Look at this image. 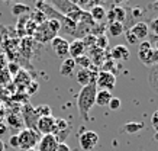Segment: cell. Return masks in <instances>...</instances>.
<instances>
[{
	"label": "cell",
	"instance_id": "60d3db41",
	"mask_svg": "<svg viewBox=\"0 0 158 151\" xmlns=\"http://www.w3.org/2000/svg\"><path fill=\"white\" fill-rule=\"evenodd\" d=\"M149 49H152V44L149 41H142L139 45V51H149Z\"/></svg>",
	"mask_w": 158,
	"mask_h": 151
},
{
	"label": "cell",
	"instance_id": "f1b7e54d",
	"mask_svg": "<svg viewBox=\"0 0 158 151\" xmlns=\"http://www.w3.org/2000/svg\"><path fill=\"white\" fill-rule=\"evenodd\" d=\"M107 45H109V38H107L105 34H99V35H97V36H96V48L106 51Z\"/></svg>",
	"mask_w": 158,
	"mask_h": 151
},
{
	"label": "cell",
	"instance_id": "7c38bea8",
	"mask_svg": "<svg viewBox=\"0 0 158 151\" xmlns=\"http://www.w3.org/2000/svg\"><path fill=\"white\" fill-rule=\"evenodd\" d=\"M106 19H107L109 23H112V22L123 23V20L126 19V10L123 7H120V6H115L112 10L106 12Z\"/></svg>",
	"mask_w": 158,
	"mask_h": 151
},
{
	"label": "cell",
	"instance_id": "b9f144b4",
	"mask_svg": "<svg viewBox=\"0 0 158 151\" xmlns=\"http://www.w3.org/2000/svg\"><path fill=\"white\" fill-rule=\"evenodd\" d=\"M9 145L13 147V148H19V141H18V134L16 135H12L9 138Z\"/></svg>",
	"mask_w": 158,
	"mask_h": 151
},
{
	"label": "cell",
	"instance_id": "5b68a950",
	"mask_svg": "<svg viewBox=\"0 0 158 151\" xmlns=\"http://www.w3.org/2000/svg\"><path fill=\"white\" fill-rule=\"evenodd\" d=\"M99 142V135L94 131H84L78 135V144L83 151H91Z\"/></svg>",
	"mask_w": 158,
	"mask_h": 151
},
{
	"label": "cell",
	"instance_id": "277c9868",
	"mask_svg": "<svg viewBox=\"0 0 158 151\" xmlns=\"http://www.w3.org/2000/svg\"><path fill=\"white\" fill-rule=\"evenodd\" d=\"M116 86V76L113 73L107 71H100L96 77V87L100 90H107L112 92Z\"/></svg>",
	"mask_w": 158,
	"mask_h": 151
},
{
	"label": "cell",
	"instance_id": "603a6c76",
	"mask_svg": "<svg viewBox=\"0 0 158 151\" xmlns=\"http://www.w3.org/2000/svg\"><path fill=\"white\" fill-rule=\"evenodd\" d=\"M123 23H120V22H112V23L107 25V32L112 38H118L120 35L123 34Z\"/></svg>",
	"mask_w": 158,
	"mask_h": 151
},
{
	"label": "cell",
	"instance_id": "44dd1931",
	"mask_svg": "<svg viewBox=\"0 0 158 151\" xmlns=\"http://www.w3.org/2000/svg\"><path fill=\"white\" fill-rule=\"evenodd\" d=\"M112 98H113V96H112V92H107V90H97L94 103H96L97 106H107Z\"/></svg>",
	"mask_w": 158,
	"mask_h": 151
},
{
	"label": "cell",
	"instance_id": "9a60e30c",
	"mask_svg": "<svg viewBox=\"0 0 158 151\" xmlns=\"http://www.w3.org/2000/svg\"><path fill=\"white\" fill-rule=\"evenodd\" d=\"M138 58L145 65H154V64L158 63V51L154 47L149 51H138Z\"/></svg>",
	"mask_w": 158,
	"mask_h": 151
},
{
	"label": "cell",
	"instance_id": "30bf717a",
	"mask_svg": "<svg viewBox=\"0 0 158 151\" xmlns=\"http://www.w3.org/2000/svg\"><path fill=\"white\" fill-rule=\"evenodd\" d=\"M22 112H23V124L26 125V128L28 129H32V131H35L36 129V122H38L39 116L35 113V109L29 103H26L23 106V109H22Z\"/></svg>",
	"mask_w": 158,
	"mask_h": 151
},
{
	"label": "cell",
	"instance_id": "ffe728a7",
	"mask_svg": "<svg viewBox=\"0 0 158 151\" xmlns=\"http://www.w3.org/2000/svg\"><path fill=\"white\" fill-rule=\"evenodd\" d=\"M61 32H64L65 35H76L77 32V23L71 19L62 18L61 19Z\"/></svg>",
	"mask_w": 158,
	"mask_h": 151
},
{
	"label": "cell",
	"instance_id": "74e56055",
	"mask_svg": "<svg viewBox=\"0 0 158 151\" xmlns=\"http://www.w3.org/2000/svg\"><path fill=\"white\" fill-rule=\"evenodd\" d=\"M125 39H126V42H128V44H129V45H136V44H138V42H139L138 39L135 38V36H134V35H132V34H131L129 31H128V32L125 34Z\"/></svg>",
	"mask_w": 158,
	"mask_h": 151
},
{
	"label": "cell",
	"instance_id": "7dc6e473",
	"mask_svg": "<svg viewBox=\"0 0 158 151\" xmlns=\"http://www.w3.org/2000/svg\"><path fill=\"white\" fill-rule=\"evenodd\" d=\"M154 48H155V49H157V51H158V41H157V42H155V47H154Z\"/></svg>",
	"mask_w": 158,
	"mask_h": 151
},
{
	"label": "cell",
	"instance_id": "8992f818",
	"mask_svg": "<svg viewBox=\"0 0 158 151\" xmlns=\"http://www.w3.org/2000/svg\"><path fill=\"white\" fill-rule=\"evenodd\" d=\"M55 118L52 115L49 116H44V118H39L38 122H36V129L38 132H41L42 135H52L55 132Z\"/></svg>",
	"mask_w": 158,
	"mask_h": 151
},
{
	"label": "cell",
	"instance_id": "1f68e13d",
	"mask_svg": "<svg viewBox=\"0 0 158 151\" xmlns=\"http://www.w3.org/2000/svg\"><path fill=\"white\" fill-rule=\"evenodd\" d=\"M83 44H84V48H94L96 47V36L94 34H89L86 36H83Z\"/></svg>",
	"mask_w": 158,
	"mask_h": 151
},
{
	"label": "cell",
	"instance_id": "f35d334b",
	"mask_svg": "<svg viewBox=\"0 0 158 151\" xmlns=\"http://www.w3.org/2000/svg\"><path fill=\"white\" fill-rule=\"evenodd\" d=\"M25 90L28 92V94H29V96H32V94H34V93H35V90H38V83L32 80V82H31V84H29V86H28V87H26V89H25Z\"/></svg>",
	"mask_w": 158,
	"mask_h": 151
},
{
	"label": "cell",
	"instance_id": "d6a6232c",
	"mask_svg": "<svg viewBox=\"0 0 158 151\" xmlns=\"http://www.w3.org/2000/svg\"><path fill=\"white\" fill-rule=\"evenodd\" d=\"M12 82V76L9 74V71L6 70V68H0V84H9Z\"/></svg>",
	"mask_w": 158,
	"mask_h": 151
},
{
	"label": "cell",
	"instance_id": "6da1fadb",
	"mask_svg": "<svg viewBox=\"0 0 158 151\" xmlns=\"http://www.w3.org/2000/svg\"><path fill=\"white\" fill-rule=\"evenodd\" d=\"M96 93L97 87L96 83L89 84L86 87H81L78 96H77V107H78V115L83 121H89V113H90L91 107L94 106V100H96Z\"/></svg>",
	"mask_w": 158,
	"mask_h": 151
},
{
	"label": "cell",
	"instance_id": "f546056e",
	"mask_svg": "<svg viewBox=\"0 0 158 151\" xmlns=\"http://www.w3.org/2000/svg\"><path fill=\"white\" fill-rule=\"evenodd\" d=\"M28 12H31V7L26 5H20V3H16V5L12 6V13L16 16H20L23 15V13H28Z\"/></svg>",
	"mask_w": 158,
	"mask_h": 151
},
{
	"label": "cell",
	"instance_id": "2e32d148",
	"mask_svg": "<svg viewBox=\"0 0 158 151\" xmlns=\"http://www.w3.org/2000/svg\"><path fill=\"white\" fill-rule=\"evenodd\" d=\"M129 32L134 35L135 38L138 39V41H141V39H145L149 35L148 23H145V22H136V23H135L134 26L131 28Z\"/></svg>",
	"mask_w": 158,
	"mask_h": 151
},
{
	"label": "cell",
	"instance_id": "7bdbcfd3",
	"mask_svg": "<svg viewBox=\"0 0 158 151\" xmlns=\"http://www.w3.org/2000/svg\"><path fill=\"white\" fill-rule=\"evenodd\" d=\"M6 132H7V125H6L5 122L0 119V136L2 135H5Z\"/></svg>",
	"mask_w": 158,
	"mask_h": 151
},
{
	"label": "cell",
	"instance_id": "4fadbf2b",
	"mask_svg": "<svg viewBox=\"0 0 158 151\" xmlns=\"http://www.w3.org/2000/svg\"><path fill=\"white\" fill-rule=\"evenodd\" d=\"M84 51H86V48H84V44H83L81 38L80 39L76 38L71 44H70V47H68V57L73 60H76V58H78V57L84 55Z\"/></svg>",
	"mask_w": 158,
	"mask_h": 151
},
{
	"label": "cell",
	"instance_id": "ee69618b",
	"mask_svg": "<svg viewBox=\"0 0 158 151\" xmlns=\"http://www.w3.org/2000/svg\"><path fill=\"white\" fill-rule=\"evenodd\" d=\"M57 151H71V150H70V147H68L65 142H61V144H58Z\"/></svg>",
	"mask_w": 158,
	"mask_h": 151
},
{
	"label": "cell",
	"instance_id": "f6af8a7d",
	"mask_svg": "<svg viewBox=\"0 0 158 151\" xmlns=\"http://www.w3.org/2000/svg\"><path fill=\"white\" fill-rule=\"evenodd\" d=\"M132 12H134V13H132V16H134V18H139V16H142V13H144L141 7H134V10H132Z\"/></svg>",
	"mask_w": 158,
	"mask_h": 151
},
{
	"label": "cell",
	"instance_id": "681fc988",
	"mask_svg": "<svg viewBox=\"0 0 158 151\" xmlns=\"http://www.w3.org/2000/svg\"><path fill=\"white\" fill-rule=\"evenodd\" d=\"M154 7H155V9H158V3H155V5H154Z\"/></svg>",
	"mask_w": 158,
	"mask_h": 151
},
{
	"label": "cell",
	"instance_id": "ac0fdd59",
	"mask_svg": "<svg viewBox=\"0 0 158 151\" xmlns=\"http://www.w3.org/2000/svg\"><path fill=\"white\" fill-rule=\"evenodd\" d=\"M90 60H91V64L94 63V65H97V67H102V64L106 61V51H103V49H99V48H91L90 49Z\"/></svg>",
	"mask_w": 158,
	"mask_h": 151
},
{
	"label": "cell",
	"instance_id": "e575fe53",
	"mask_svg": "<svg viewBox=\"0 0 158 151\" xmlns=\"http://www.w3.org/2000/svg\"><path fill=\"white\" fill-rule=\"evenodd\" d=\"M6 70L9 71L10 76H16V74L19 73L20 67H19V64H18V63H13V61H10V63L7 64V68H6Z\"/></svg>",
	"mask_w": 158,
	"mask_h": 151
},
{
	"label": "cell",
	"instance_id": "e0dca14e",
	"mask_svg": "<svg viewBox=\"0 0 158 151\" xmlns=\"http://www.w3.org/2000/svg\"><path fill=\"white\" fill-rule=\"evenodd\" d=\"M31 82H32V78H31V76H29L28 71L23 70V68H20L19 73L15 76V84H16L20 90H25V89L31 84Z\"/></svg>",
	"mask_w": 158,
	"mask_h": 151
},
{
	"label": "cell",
	"instance_id": "cb8c5ba5",
	"mask_svg": "<svg viewBox=\"0 0 158 151\" xmlns=\"http://www.w3.org/2000/svg\"><path fill=\"white\" fill-rule=\"evenodd\" d=\"M20 52L22 55H25V58H31V55H32V39L31 38H25L22 39V42H20Z\"/></svg>",
	"mask_w": 158,
	"mask_h": 151
},
{
	"label": "cell",
	"instance_id": "d590c367",
	"mask_svg": "<svg viewBox=\"0 0 158 151\" xmlns=\"http://www.w3.org/2000/svg\"><path fill=\"white\" fill-rule=\"evenodd\" d=\"M120 105H122V102H120L119 98H112L107 106H109L110 111H118V109H120Z\"/></svg>",
	"mask_w": 158,
	"mask_h": 151
},
{
	"label": "cell",
	"instance_id": "8fae6325",
	"mask_svg": "<svg viewBox=\"0 0 158 151\" xmlns=\"http://www.w3.org/2000/svg\"><path fill=\"white\" fill-rule=\"evenodd\" d=\"M58 142L54 135H42L38 141V150L36 151H57Z\"/></svg>",
	"mask_w": 158,
	"mask_h": 151
},
{
	"label": "cell",
	"instance_id": "83f0119b",
	"mask_svg": "<svg viewBox=\"0 0 158 151\" xmlns=\"http://www.w3.org/2000/svg\"><path fill=\"white\" fill-rule=\"evenodd\" d=\"M34 109H35V113H36L39 118L52 115V113H51V107H49L48 105H45V103H42V105H38V106L34 107Z\"/></svg>",
	"mask_w": 158,
	"mask_h": 151
},
{
	"label": "cell",
	"instance_id": "5bb4252c",
	"mask_svg": "<svg viewBox=\"0 0 158 151\" xmlns=\"http://www.w3.org/2000/svg\"><path fill=\"white\" fill-rule=\"evenodd\" d=\"M131 57V52L128 47H125V45H115L112 51H110V58L113 60V61H126V60H129Z\"/></svg>",
	"mask_w": 158,
	"mask_h": 151
},
{
	"label": "cell",
	"instance_id": "8d00e7d4",
	"mask_svg": "<svg viewBox=\"0 0 158 151\" xmlns=\"http://www.w3.org/2000/svg\"><path fill=\"white\" fill-rule=\"evenodd\" d=\"M148 28H149V31L155 35V36H158V16H157V18H154V19L151 20V23H149Z\"/></svg>",
	"mask_w": 158,
	"mask_h": 151
},
{
	"label": "cell",
	"instance_id": "d6986e66",
	"mask_svg": "<svg viewBox=\"0 0 158 151\" xmlns=\"http://www.w3.org/2000/svg\"><path fill=\"white\" fill-rule=\"evenodd\" d=\"M74 68H76L74 60L67 57V58L62 60L61 67H60V74H61V76H71L73 71H74Z\"/></svg>",
	"mask_w": 158,
	"mask_h": 151
},
{
	"label": "cell",
	"instance_id": "7a4b0ae2",
	"mask_svg": "<svg viewBox=\"0 0 158 151\" xmlns=\"http://www.w3.org/2000/svg\"><path fill=\"white\" fill-rule=\"evenodd\" d=\"M48 5L52 6L61 16L74 20L76 23H78L83 15V10H80L74 5V2H70V0H52V2H48Z\"/></svg>",
	"mask_w": 158,
	"mask_h": 151
},
{
	"label": "cell",
	"instance_id": "bcb514c9",
	"mask_svg": "<svg viewBox=\"0 0 158 151\" xmlns=\"http://www.w3.org/2000/svg\"><path fill=\"white\" fill-rule=\"evenodd\" d=\"M0 151H5V144H3L2 140H0Z\"/></svg>",
	"mask_w": 158,
	"mask_h": 151
},
{
	"label": "cell",
	"instance_id": "836d02e7",
	"mask_svg": "<svg viewBox=\"0 0 158 151\" xmlns=\"http://www.w3.org/2000/svg\"><path fill=\"white\" fill-rule=\"evenodd\" d=\"M115 65H116V61H113L112 58H106V61L102 64V71H107V73H113L115 70Z\"/></svg>",
	"mask_w": 158,
	"mask_h": 151
},
{
	"label": "cell",
	"instance_id": "3957f363",
	"mask_svg": "<svg viewBox=\"0 0 158 151\" xmlns=\"http://www.w3.org/2000/svg\"><path fill=\"white\" fill-rule=\"evenodd\" d=\"M18 141H19V150H34L39 141V136L36 135V131L23 128L18 134Z\"/></svg>",
	"mask_w": 158,
	"mask_h": 151
},
{
	"label": "cell",
	"instance_id": "9c48e42d",
	"mask_svg": "<svg viewBox=\"0 0 158 151\" xmlns=\"http://www.w3.org/2000/svg\"><path fill=\"white\" fill-rule=\"evenodd\" d=\"M76 80L81 87H86L89 84L96 83V73L93 68H80L76 74Z\"/></svg>",
	"mask_w": 158,
	"mask_h": 151
},
{
	"label": "cell",
	"instance_id": "484cf974",
	"mask_svg": "<svg viewBox=\"0 0 158 151\" xmlns=\"http://www.w3.org/2000/svg\"><path fill=\"white\" fill-rule=\"evenodd\" d=\"M29 19L32 20V22H35V23L39 26V25L45 23V22L48 20V18H47V15H45L41 9H35L34 12H32V15H31V18H29Z\"/></svg>",
	"mask_w": 158,
	"mask_h": 151
},
{
	"label": "cell",
	"instance_id": "c3c4849f",
	"mask_svg": "<svg viewBox=\"0 0 158 151\" xmlns=\"http://www.w3.org/2000/svg\"><path fill=\"white\" fill-rule=\"evenodd\" d=\"M20 151H36V148H34V150H20Z\"/></svg>",
	"mask_w": 158,
	"mask_h": 151
},
{
	"label": "cell",
	"instance_id": "ba28073f",
	"mask_svg": "<svg viewBox=\"0 0 158 151\" xmlns=\"http://www.w3.org/2000/svg\"><path fill=\"white\" fill-rule=\"evenodd\" d=\"M51 47H52L54 52L57 54L60 58H67L68 57V47H70V42L64 36H55V38L51 41Z\"/></svg>",
	"mask_w": 158,
	"mask_h": 151
},
{
	"label": "cell",
	"instance_id": "ab89813d",
	"mask_svg": "<svg viewBox=\"0 0 158 151\" xmlns=\"http://www.w3.org/2000/svg\"><path fill=\"white\" fill-rule=\"evenodd\" d=\"M151 125H152V128L158 132V111H155V112L152 113V116H151Z\"/></svg>",
	"mask_w": 158,
	"mask_h": 151
},
{
	"label": "cell",
	"instance_id": "7402d4cb",
	"mask_svg": "<svg viewBox=\"0 0 158 151\" xmlns=\"http://www.w3.org/2000/svg\"><path fill=\"white\" fill-rule=\"evenodd\" d=\"M89 15L93 19V22H100V20H103L106 18V9L102 5H97L93 9H90Z\"/></svg>",
	"mask_w": 158,
	"mask_h": 151
},
{
	"label": "cell",
	"instance_id": "4316f807",
	"mask_svg": "<svg viewBox=\"0 0 158 151\" xmlns=\"http://www.w3.org/2000/svg\"><path fill=\"white\" fill-rule=\"evenodd\" d=\"M74 63H76V65H78L80 68H91V60L89 55H81V57H78V58L74 60Z\"/></svg>",
	"mask_w": 158,
	"mask_h": 151
},
{
	"label": "cell",
	"instance_id": "52a82bcc",
	"mask_svg": "<svg viewBox=\"0 0 158 151\" xmlns=\"http://www.w3.org/2000/svg\"><path fill=\"white\" fill-rule=\"evenodd\" d=\"M55 36H58V35H55L52 31H51V28L48 26V22L39 25L38 28H36V31H35V34H34V38L36 39V41H39L41 44L51 42Z\"/></svg>",
	"mask_w": 158,
	"mask_h": 151
},
{
	"label": "cell",
	"instance_id": "d4e9b609",
	"mask_svg": "<svg viewBox=\"0 0 158 151\" xmlns=\"http://www.w3.org/2000/svg\"><path fill=\"white\" fill-rule=\"evenodd\" d=\"M7 125L16 128V129H23V121L16 113H10L9 116H7Z\"/></svg>",
	"mask_w": 158,
	"mask_h": 151
},
{
	"label": "cell",
	"instance_id": "4dcf8cb0",
	"mask_svg": "<svg viewBox=\"0 0 158 151\" xmlns=\"http://www.w3.org/2000/svg\"><path fill=\"white\" fill-rule=\"evenodd\" d=\"M142 124H139V122H129V124H125V131L129 132V134H136L142 129Z\"/></svg>",
	"mask_w": 158,
	"mask_h": 151
}]
</instances>
